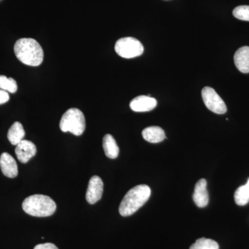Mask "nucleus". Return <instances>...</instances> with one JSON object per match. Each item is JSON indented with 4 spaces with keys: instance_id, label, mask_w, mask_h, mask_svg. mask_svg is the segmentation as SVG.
I'll use <instances>...</instances> for the list:
<instances>
[{
    "instance_id": "nucleus-2",
    "label": "nucleus",
    "mask_w": 249,
    "mask_h": 249,
    "mask_svg": "<svg viewBox=\"0 0 249 249\" xmlns=\"http://www.w3.org/2000/svg\"><path fill=\"white\" fill-rule=\"evenodd\" d=\"M151 190L147 185H139L129 190L119 206V213L127 217L132 215L148 200Z\"/></svg>"
},
{
    "instance_id": "nucleus-3",
    "label": "nucleus",
    "mask_w": 249,
    "mask_h": 249,
    "mask_svg": "<svg viewBox=\"0 0 249 249\" xmlns=\"http://www.w3.org/2000/svg\"><path fill=\"white\" fill-rule=\"evenodd\" d=\"M22 209L26 213L34 217H45L52 215L55 212L56 204L48 196L34 195L24 199Z\"/></svg>"
},
{
    "instance_id": "nucleus-19",
    "label": "nucleus",
    "mask_w": 249,
    "mask_h": 249,
    "mask_svg": "<svg viewBox=\"0 0 249 249\" xmlns=\"http://www.w3.org/2000/svg\"><path fill=\"white\" fill-rule=\"evenodd\" d=\"M234 17L240 20L249 22V6H239L232 11Z\"/></svg>"
},
{
    "instance_id": "nucleus-9",
    "label": "nucleus",
    "mask_w": 249,
    "mask_h": 249,
    "mask_svg": "<svg viewBox=\"0 0 249 249\" xmlns=\"http://www.w3.org/2000/svg\"><path fill=\"white\" fill-rule=\"evenodd\" d=\"M157 105L155 98L148 96H139L131 101L129 107L136 112H145L155 109Z\"/></svg>"
},
{
    "instance_id": "nucleus-18",
    "label": "nucleus",
    "mask_w": 249,
    "mask_h": 249,
    "mask_svg": "<svg viewBox=\"0 0 249 249\" xmlns=\"http://www.w3.org/2000/svg\"><path fill=\"white\" fill-rule=\"evenodd\" d=\"M0 89L4 90V91L11 93H16L18 90V85L16 80L1 75L0 76Z\"/></svg>"
},
{
    "instance_id": "nucleus-14",
    "label": "nucleus",
    "mask_w": 249,
    "mask_h": 249,
    "mask_svg": "<svg viewBox=\"0 0 249 249\" xmlns=\"http://www.w3.org/2000/svg\"><path fill=\"white\" fill-rule=\"evenodd\" d=\"M103 147L105 154L108 158L111 160L117 158L119 154V147L116 144L115 139L111 134H107L105 136L103 140Z\"/></svg>"
},
{
    "instance_id": "nucleus-11",
    "label": "nucleus",
    "mask_w": 249,
    "mask_h": 249,
    "mask_svg": "<svg viewBox=\"0 0 249 249\" xmlns=\"http://www.w3.org/2000/svg\"><path fill=\"white\" fill-rule=\"evenodd\" d=\"M0 168L3 175L9 178H15L18 176V165L16 160L9 153L4 152L0 157Z\"/></svg>"
},
{
    "instance_id": "nucleus-13",
    "label": "nucleus",
    "mask_w": 249,
    "mask_h": 249,
    "mask_svg": "<svg viewBox=\"0 0 249 249\" xmlns=\"http://www.w3.org/2000/svg\"><path fill=\"white\" fill-rule=\"evenodd\" d=\"M142 136L145 141L152 143L163 142L165 138L164 131L158 126H151L144 129L142 132Z\"/></svg>"
},
{
    "instance_id": "nucleus-5",
    "label": "nucleus",
    "mask_w": 249,
    "mask_h": 249,
    "mask_svg": "<svg viewBox=\"0 0 249 249\" xmlns=\"http://www.w3.org/2000/svg\"><path fill=\"white\" fill-rule=\"evenodd\" d=\"M115 51L124 58H133L140 56L144 52L142 42L132 37H123L116 42Z\"/></svg>"
},
{
    "instance_id": "nucleus-6",
    "label": "nucleus",
    "mask_w": 249,
    "mask_h": 249,
    "mask_svg": "<svg viewBox=\"0 0 249 249\" xmlns=\"http://www.w3.org/2000/svg\"><path fill=\"white\" fill-rule=\"evenodd\" d=\"M201 96L205 106L209 110L217 114H224L227 112L225 103L212 88L205 87L203 88Z\"/></svg>"
},
{
    "instance_id": "nucleus-15",
    "label": "nucleus",
    "mask_w": 249,
    "mask_h": 249,
    "mask_svg": "<svg viewBox=\"0 0 249 249\" xmlns=\"http://www.w3.org/2000/svg\"><path fill=\"white\" fill-rule=\"evenodd\" d=\"M24 136H25V131L24 127L22 124L18 121L11 125L7 134L8 139L14 145H17L19 142H22Z\"/></svg>"
},
{
    "instance_id": "nucleus-8",
    "label": "nucleus",
    "mask_w": 249,
    "mask_h": 249,
    "mask_svg": "<svg viewBox=\"0 0 249 249\" xmlns=\"http://www.w3.org/2000/svg\"><path fill=\"white\" fill-rule=\"evenodd\" d=\"M15 152L18 160L21 163H26L36 155L37 148L34 142L23 139L22 142L16 145Z\"/></svg>"
},
{
    "instance_id": "nucleus-1",
    "label": "nucleus",
    "mask_w": 249,
    "mask_h": 249,
    "mask_svg": "<svg viewBox=\"0 0 249 249\" xmlns=\"http://www.w3.org/2000/svg\"><path fill=\"white\" fill-rule=\"evenodd\" d=\"M14 52L18 60L28 66H39L43 61V49L33 38L19 39L15 44Z\"/></svg>"
},
{
    "instance_id": "nucleus-12",
    "label": "nucleus",
    "mask_w": 249,
    "mask_h": 249,
    "mask_svg": "<svg viewBox=\"0 0 249 249\" xmlns=\"http://www.w3.org/2000/svg\"><path fill=\"white\" fill-rule=\"evenodd\" d=\"M234 62L239 71L249 73V47H242L235 52Z\"/></svg>"
},
{
    "instance_id": "nucleus-7",
    "label": "nucleus",
    "mask_w": 249,
    "mask_h": 249,
    "mask_svg": "<svg viewBox=\"0 0 249 249\" xmlns=\"http://www.w3.org/2000/svg\"><path fill=\"white\" fill-rule=\"evenodd\" d=\"M103 182L98 176H93L90 178L86 193V200L90 204H96L101 199L103 193Z\"/></svg>"
},
{
    "instance_id": "nucleus-17",
    "label": "nucleus",
    "mask_w": 249,
    "mask_h": 249,
    "mask_svg": "<svg viewBox=\"0 0 249 249\" xmlns=\"http://www.w3.org/2000/svg\"><path fill=\"white\" fill-rule=\"evenodd\" d=\"M190 249H219V247L215 241L203 237L198 239Z\"/></svg>"
},
{
    "instance_id": "nucleus-4",
    "label": "nucleus",
    "mask_w": 249,
    "mask_h": 249,
    "mask_svg": "<svg viewBox=\"0 0 249 249\" xmlns=\"http://www.w3.org/2000/svg\"><path fill=\"white\" fill-rule=\"evenodd\" d=\"M86 124L84 114L77 108L68 109L62 116L60 128L63 132H70L80 136L85 132Z\"/></svg>"
},
{
    "instance_id": "nucleus-20",
    "label": "nucleus",
    "mask_w": 249,
    "mask_h": 249,
    "mask_svg": "<svg viewBox=\"0 0 249 249\" xmlns=\"http://www.w3.org/2000/svg\"><path fill=\"white\" fill-rule=\"evenodd\" d=\"M9 99V92L4 91V90L0 89V105L7 103Z\"/></svg>"
},
{
    "instance_id": "nucleus-21",
    "label": "nucleus",
    "mask_w": 249,
    "mask_h": 249,
    "mask_svg": "<svg viewBox=\"0 0 249 249\" xmlns=\"http://www.w3.org/2000/svg\"><path fill=\"white\" fill-rule=\"evenodd\" d=\"M34 249H58V247L52 243L40 244L36 246Z\"/></svg>"
},
{
    "instance_id": "nucleus-10",
    "label": "nucleus",
    "mask_w": 249,
    "mask_h": 249,
    "mask_svg": "<svg viewBox=\"0 0 249 249\" xmlns=\"http://www.w3.org/2000/svg\"><path fill=\"white\" fill-rule=\"evenodd\" d=\"M206 187H207V181L204 178H201L198 181L195 187L193 197L194 202L198 207H206L209 204V196Z\"/></svg>"
},
{
    "instance_id": "nucleus-16",
    "label": "nucleus",
    "mask_w": 249,
    "mask_h": 249,
    "mask_svg": "<svg viewBox=\"0 0 249 249\" xmlns=\"http://www.w3.org/2000/svg\"><path fill=\"white\" fill-rule=\"evenodd\" d=\"M236 204L238 206H245L249 202V178L247 183L240 186L236 190L234 195Z\"/></svg>"
}]
</instances>
